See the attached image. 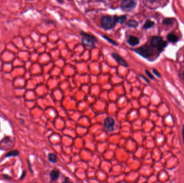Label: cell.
Listing matches in <instances>:
<instances>
[{"instance_id": "cell-2", "label": "cell", "mask_w": 184, "mask_h": 183, "mask_svg": "<svg viewBox=\"0 0 184 183\" xmlns=\"http://www.w3.org/2000/svg\"><path fill=\"white\" fill-rule=\"evenodd\" d=\"M81 35V43L85 47L89 48H94L95 47V43L97 42V39L93 35L87 34L84 31L80 32Z\"/></svg>"}, {"instance_id": "cell-12", "label": "cell", "mask_w": 184, "mask_h": 183, "mask_svg": "<svg viewBox=\"0 0 184 183\" xmlns=\"http://www.w3.org/2000/svg\"><path fill=\"white\" fill-rule=\"evenodd\" d=\"M48 159L50 162L53 163H57V160H58L57 156L54 153H50L48 154Z\"/></svg>"}, {"instance_id": "cell-18", "label": "cell", "mask_w": 184, "mask_h": 183, "mask_svg": "<svg viewBox=\"0 0 184 183\" xmlns=\"http://www.w3.org/2000/svg\"><path fill=\"white\" fill-rule=\"evenodd\" d=\"M145 73L147 74V76H148V77H149V78L152 79H154V77H153V75H152L150 73L149 71H147V70H145Z\"/></svg>"}, {"instance_id": "cell-15", "label": "cell", "mask_w": 184, "mask_h": 183, "mask_svg": "<svg viewBox=\"0 0 184 183\" xmlns=\"http://www.w3.org/2000/svg\"><path fill=\"white\" fill-rule=\"evenodd\" d=\"M126 20H127V16L125 15H122V16H117V23H119V24L123 23Z\"/></svg>"}, {"instance_id": "cell-20", "label": "cell", "mask_w": 184, "mask_h": 183, "mask_svg": "<svg viewBox=\"0 0 184 183\" xmlns=\"http://www.w3.org/2000/svg\"><path fill=\"white\" fill-rule=\"evenodd\" d=\"M62 183H73L71 182V180L70 179V178L68 177H66L65 178V180L64 182H62Z\"/></svg>"}, {"instance_id": "cell-17", "label": "cell", "mask_w": 184, "mask_h": 183, "mask_svg": "<svg viewBox=\"0 0 184 183\" xmlns=\"http://www.w3.org/2000/svg\"><path fill=\"white\" fill-rule=\"evenodd\" d=\"M19 154V152L17 150H14V151H12L10 152H9L8 154H7L6 156L7 157H10V156H17Z\"/></svg>"}, {"instance_id": "cell-13", "label": "cell", "mask_w": 184, "mask_h": 183, "mask_svg": "<svg viewBox=\"0 0 184 183\" xmlns=\"http://www.w3.org/2000/svg\"><path fill=\"white\" fill-rule=\"evenodd\" d=\"M174 22V20L173 18H165L164 20H163V24L165 26L172 25Z\"/></svg>"}, {"instance_id": "cell-11", "label": "cell", "mask_w": 184, "mask_h": 183, "mask_svg": "<svg viewBox=\"0 0 184 183\" xmlns=\"http://www.w3.org/2000/svg\"><path fill=\"white\" fill-rule=\"evenodd\" d=\"M125 25L129 28H135L139 26V23L136 22V20H129L126 23Z\"/></svg>"}, {"instance_id": "cell-7", "label": "cell", "mask_w": 184, "mask_h": 183, "mask_svg": "<svg viewBox=\"0 0 184 183\" xmlns=\"http://www.w3.org/2000/svg\"><path fill=\"white\" fill-rule=\"evenodd\" d=\"M111 56L115 60L116 62H117L121 66H123L125 67H128L129 66L127 62L123 58H122L120 55H118L117 54L113 53L111 54Z\"/></svg>"}, {"instance_id": "cell-4", "label": "cell", "mask_w": 184, "mask_h": 183, "mask_svg": "<svg viewBox=\"0 0 184 183\" xmlns=\"http://www.w3.org/2000/svg\"><path fill=\"white\" fill-rule=\"evenodd\" d=\"M151 45L153 47H156L158 48L159 51H161L163 48H165L167 43L166 42L163 40L161 37L159 36H154L151 39Z\"/></svg>"}, {"instance_id": "cell-21", "label": "cell", "mask_w": 184, "mask_h": 183, "mask_svg": "<svg viewBox=\"0 0 184 183\" xmlns=\"http://www.w3.org/2000/svg\"><path fill=\"white\" fill-rule=\"evenodd\" d=\"M140 76H141L143 79H144L145 80V81H146L147 83H149V81L147 79H146V78L144 76H142V75H140Z\"/></svg>"}, {"instance_id": "cell-14", "label": "cell", "mask_w": 184, "mask_h": 183, "mask_svg": "<svg viewBox=\"0 0 184 183\" xmlns=\"http://www.w3.org/2000/svg\"><path fill=\"white\" fill-rule=\"evenodd\" d=\"M154 24L155 23L152 21H151L150 20H147L143 26V28L145 29V30L149 29V28H152L153 26V25H154Z\"/></svg>"}, {"instance_id": "cell-19", "label": "cell", "mask_w": 184, "mask_h": 183, "mask_svg": "<svg viewBox=\"0 0 184 183\" xmlns=\"http://www.w3.org/2000/svg\"><path fill=\"white\" fill-rule=\"evenodd\" d=\"M153 73L155 74L157 77H161V74H159V73L157 71V70H156V69H153Z\"/></svg>"}, {"instance_id": "cell-8", "label": "cell", "mask_w": 184, "mask_h": 183, "mask_svg": "<svg viewBox=\"0 0 184 183\" xmlns=\"http://www.w3.org/2000/svg\"><path fill=\"white\" fill-rule=\"evenodd\" d=\"M127 42L131 46H135L139 44V40L137 37L130 35L128 37Z\"/></svg>"}, {"instance_id": "cell-5", "label": "cell", "mask_w": 184, "mask_h": 183, "mask_svg": "<svg viewBox=\"0 0 184 183\" xmlns=\"http://www.w3.org/2000/svg\"><path fill=\"white\" fill-rule=\"evenodd\" d=\"M137 3L134 1L125 0L121 4V8L123 11H130L136 7Z\"/></svg>"}, {"instance_id": "cell-23", "label": "cell", "mask_w": 184, "mask_h": 183, "mask_svg": "<svg viewBox=\"0 0 184 183\" xmlns=\"http://www.w3.org/2000/svg\"><path fill=\"white\" fill-rule=\"evenodd\" d=\"M0 14H1V11H0Z\"/></svg>"}, {"instance_id": "cell-22", "label": "cell", "mask_w": 184, "mask_h": 183, "mask_svg": "<svg viewBox=\"0 0 184 183\" xmlns=\"http://www.w3.org/2000/svg\"><path fill=\"white\" fill-rule=\"evenodd\" d=\"M183 140H184V126L183 127Z\"/></svg>"}, {"instance_id": "cell-16", "label": "cell", "mask_w": 184, "mask_h": 183, "mask_svg": "<svg viewBox=\"0 0 184 183\" xmlns=\"http://www.w3.org/2000/svg\"><path fill=\"white\" fill-rule=\"evenodd\" d=\"M102 37H103L104 39L106 40H107L108 42H109V43H111V44L115 45V46H118V44H117L115 41H114V40L111 39L110 38L108 37L107 36H102Z\"/></svg>"}, {"instance_id": "cell-10", "label": "cell", "mask_w": 184, "mask_h": 183, "mask_svg": "<svg viewBox=\"0 0 184 183\" xmlns=\"http://www.w3.org/2000/svg\"><path fill=\"white\" fill-rule=\"evenodd\" d=\"M167 39L169 42L172 43H175L178 41V37L174 34H169L167 35Z\"/></svg>"}, {"instance_id": "cell-6", "label": "cell", "mask_w": 184, "mask_h": 183, "mask_svg": "<svg viewBox=\"0 0 184 183\" xmlns=\"http://www.w3.org/2000/svg\"><path fill=\"white\" fill-rule=\"evenodd\" d=\"M115 125V121L111 117L107 118L104 121V127L105 130L108 132H112L114 130V126Z\"/></svg>"}, {"instance_id": "cell-9", "label": "cell", "mask_w": 184, "mask_h": 183, "mask_svg": "<svg viewBox=\"0 0 184 183\" xmlns=\"http://www.w3.org/2000/svg\"><path fill=\"white\" fill-rule=\"evenodd\" d=\"M60 174V172L59 170H57V169L52 170L50 174V176L51 180L52 181L57 180L59 177Z\"/></svg>"}, {"instance_id": "cell-1", "label": "cell", "mask_w": 184, "mask_h": 183, "mask_svg": "<svg viewBox=\"0 0 184 183\" xmlns=\"http://www.w3.org/2000/svg\"><path fill=\"white\" fill-rule=\"evenodd\" d=\"M117 16L116 15H106L103 16L100 20L101 26L106 30L112 29L117 23Z\"/></svg>"}, {"instance_id": "cell-3", "label": "cell", "mask_w": 184, "mask_h": 183, "mask_svg": "<svg viewBox=\"0 0 184 183\" xmlns=\"http://www.w3.org/2000/svg\"><path fill=\"white\" fill-rule=\"evenodd\" d=\"M136 53L146 59H149L153 54V50L152 47L148 45H144L139 48L133 50Z\"/></svg>"}]
</instances>
